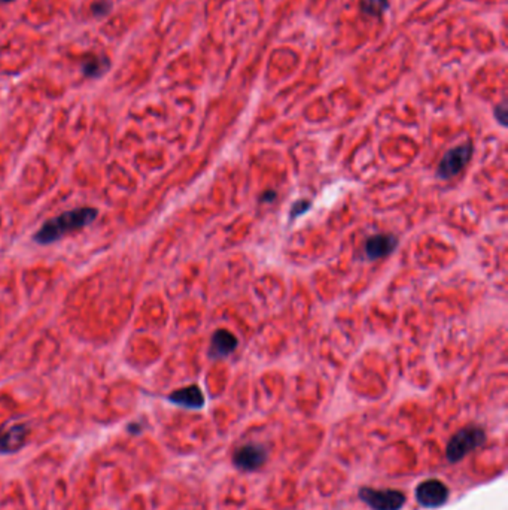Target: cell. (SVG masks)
Returning <instances> with one entry per match:
<instances>
[{
    "label": "cell",
    "instance_id": "obj_1",
    "mask_svg": "<svg viewBox=\"0 0 508 510\" xmlns=\"http://www.w3.org/2000/svg\"><path fill=\"white\" fill-rule=\"evenodd\" d=\"M98 212L94 207H78L51 218L34 233L33 241L38 245H51L65 236L92 225Z\"/></svg>",
    "mask_w": 508,
    "mask_h": 510
},
{
    "label": "cell",
    "instance_id": "obj_2",
    "mask_svg": "<svg viewBox=\"0 0 508 510\" xmlns=\"http://www.w3.org/2000/svg\"><path fill=\"white\" fill-rule=\"evenodd\" d=\"M486 440V433L480 427L468 425L452 437L446 448V457L450 462H458L469 452L480 448Z\"/></svg>",
    "mask_w": 508,
    "mask_h": 510
},
{
    "label": "cell",
    "instance_id": "obj_3",
    "mask_svg": "<svg viewBox=\"0 0 508 510\" xmlns=\"http://www.w3.org/2000/svg\"><path fill=\"white\" fill-rule=\"evenodd\" d=\"M359 497L374 510H400L405 503V496L396 489L361 488Z\"/></svg>",
    "mask_w": 508,
    "mask_h": 510
},
{
    "label": "cell",
    "instance_id": "obj_4",
    "mask_svg": "<svg viewBox=\"0 0 508 510\" xmlns=\"http://www.w3.org/2000/svg\"><path fill=\"white\" fill-rule=\"evenodd\" d=\"M473 156V147L469 143L459 145V147L452 148L444 154L440 166H438V176L441 179H450L453 176L459 175L464 170V167L468 165V161Z\"/></svg>",
    "mask_w": 508,
    "mask_h": 510
},
{
    "label": "cell",
    "instance_id": "obj_5",
    "mask_svg": "<svg viewBox=\"0 0 508 510\" xmlns=\"http://www.w3.org/2000/svg\"><path fill=\"white\" fill-rule=\"evenodd\" d=\"M267 449L261 445H244L234 452L233 462L240 470L252 471L260 469L267 461Z\"/></svg>",
    "mask_w": 508,
    "mask_h": 510
},
{
    "label": "cell",
    "instance_id": "obj_6",
    "mask_svg": "<svg viewBox=\"0 0 508 510\" xmlns=\"http://www.w3.org/2000/svg\"><path fill=\"white\" fill-rule=\"evenodd\" d=\"M449 497V489L437 479L425 480L416 489V498L419 504L425 507H438L446 503Z\"/></svg>",
    "mask_w": 508,
    "mask_h": 510
},
{
    "label": "cell",
    "instance_id": "obj_7",
    "mask_svg": "<svg viewBox=\"0 0 508 510\" xmlns=\"http://www.w3.org/2000/svg\"><path fill=\"white\" fill-rule=\"evenodd\" d=\"M398 245V241L392 234H376L366 243V254L370 260L383 258L391 255Z\"/></svg>",
    "mask_w": 508,
    "mask_h": 510
},
{
    "label": "cell",
    "instance_id": "obj_8",
    "mask_svg": "<svg viewBox=\"0 0 508 510\" xmlns=\"http://www.w3.org/2000/svg\"><path fill=\"white\" fill-rule=\"evenodd\" d=\"M171 403L182 406L187 409H200L204 405V396L202 389L197 385H189L182 389H178L169 396Z\"/></svg>",
    "mask_w": 508,
    "mask_h": 510
},
{
    "label": "cell",
    "instance_id": "obj_9",
    "mask_svg": "<svg viewBox=\"0 0 508 510\" xmlns=\"http://www.w3.org/2000/svg\"><path fill=\"white\" fill-rule=\"evenodd\" d=\"M235 348H237V339L229 330H218L212 336V345L211 349H209V355L215 360L225 358L231 352H234Z\"/></svg>",
    "mask_w": 508,
    "mask_h": 510
},
{
    "label": "cell",
    "instance_id": "obj_10",
    "mask_svg": "<svg viewBox=\"0 0 508 510\" xmlns=\"http://www.w3.org/2000/svg\"><path fill=\"white\" fill-rule=\"evenodd\" d=\"M27 427L14 425L0 434V453H11L21 448L27 437Z\"/></svg>",
    "mask_w": 508,
    "mask_h": 510
},
{
    "label": "cell",
    "instance_id": "obj_11",
    "mask_svg": "<svg viewBox=\"0 0 508 510\" xmlns=\"http://www.w3.org/2000/svg\"><path fill=\"white\" fill-rule=\"evenodd\" d=\"M388 9V0H362V11L368 15H380Z\"/></svg>",
    "mask_w": 508,
    "mask_h": 510
},
{
    "label": "cell",
    "instance_id": "obj_12",
    "mask_svg": "<svg viewBox=\"0 0 508 510\" xmlns=\"http://www.w3.org/2000/svg\"><path fill=\"white\" fill-rule=\"evenodd\" d=\"M100 61H102L100 59H88V60H85L84 66H83L84 74L87 76L100 75V72H103L107 66V65H100Z\"/></svg>",
    "mask_w": 508,
    "mask_h": 510
},
{
    "label": "cell",
    "instance_id": "obj_13",
    "mask_svg": "<svg viewBox=\"0 0 508 510\" xmlns=\"http://www.w3.org/2000/svg\"><path fill=\"white\" fill-rule=\"evenodd\" d=\"M308 206H310V203L306 202V200H300V202L295 203L293 206V214H291V216H294V218L295 216H300L301 214H304L307 211Z\"/></svg>",
    "mask_w": 508,
    "mask_h": 510
},
{
    "label": "cell",
    "instance_id": "obj_14",
    "mask_svg": "<svg viewBox=\"0 0 508 510\" xmlns=\"http://www.w3.org/2000/svg\"><path fill=\"white\" fill-rule=\"evenodd\" d=\"M93 9H94V12H96V14H98V15H100V14H106V12L109 11V5H107L106 2H100V3L94 5V6H93Z\"/></svg>",
    "mask_w": 508,
    "mask_h": 510
},
{
    "label": "cell",
    "instance_id": "obj_15",
    "mask_svg": "<svg viewBox=\"0 0 508 510\" xmlns=\"http://www.w3.org/2000/svg\"><path fill=\"white\" fill-rule=\"evenodd\" d=\"M0 2H3V3H9V2H14V0H0Z\"/></svg>",
    "mask_w": 508,
    "mask_h": 510
}]
</instances>
